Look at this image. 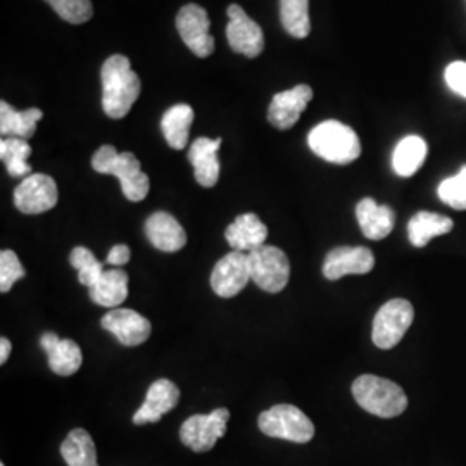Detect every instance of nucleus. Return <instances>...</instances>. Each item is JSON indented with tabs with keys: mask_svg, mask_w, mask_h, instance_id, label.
Segmentation results:
<instances>
[{
	"mask_svg": "<svg viewBox=\"0 0 466 466\" xmlns=\"http://www.w3.org/2000/svg\"><path fill=\"white\" fill-rule=\"evenodd\" d=\"M102 78V107L113 119L125 117L140 96V78L132 69L128 57L115 54L100 71Z\"/></svg>",
	"mask_w": 466,
	"mask_h": 466,
	"instance_id": "1",
	"label": "nucleus"
},
{
	"mask_svg": "<svg viewBox=\"0 0 466 466\" xmlns=\"http://www.w3.org/2000/svg\"><path fill=\"white\" fill-rule=\"evenodd\" d=\"M92 167L102 175H115L125 198L140 202L149 194V177L132 152H117L113 146H102L92 157Z\"/></svg>",
	"mask_w": 466,
	"mask_h": 466,
	"instance_id": "2",
	"label": "nucleus"
},
{
	"mask_svg": "<svg viewBox=\"0 0 466 466\" xmlns=\"http://www.w3.org/2000/svg\"><path fill=\"white\" fill-rule=\"evenodd\" d=\"M308 146L318 157L332 165H350L361 156L358 134L340 121L329 119L317 125L308 135Z\"/></svg>",
	"mask_w": 466,
	"mask_h": 466,
	"instance_id": "3",
	"label": "nucleus"
},
{
	"mask_svg": "<svg viewBox=\"0 0 466 466\" xmlns=\"http://www.w3.org/2000/svg\"><path fill=\"white\" fill-rule=\"evenodd\" d=\"M356 402L375 417H400L408 408V398L400 385L377 375H361L352 383Z\"/></svg>",
	"mask_w": 466,
	"mask_h": 466,
	"instance_id": "4",
	"label": "nucleus"
},
{
	"mask_svg": "<svg viewBox=\"0 0 466 466\" xmlns=\"http://www.w3.org/2000/svg\"><path fill=\"white\" fill-rule=\"evenodd\" d=\"M259 431L275 439L306 444L315 437V425L299 408L292 404H277L263 411L258 420Z\"/></svg>",
	"mask_w": 466,
	"mask_h": 466,
	"instance_id": "5",
	"label": "nucleus"
},
{
	"mask_svg": "<svg viewBox=\"0 0 466 466\" xmlns=\"http://www.w3.org/2000/svg\"><path fill=\"white\" fill-rule=\"evenodd\" d=\"M415 318L413 304L406 299L385 302L373 319L371 339L379 350H392L400 344Z\"/></svg>",
	"mask_w": 466,
	"mask_h": 466,
	"instance_id": "6",
	"label": "nucleus"
},
{
	"mask_svg": "<svg viewBox=\"0 0 466 466\" xmlns=\"http://www.w3.org/2000/svg\"><path fill=\"white\" fill-rule=\"evenodd\" d=\"M250 279L261 290L279 294L290 279V263L282 249L263 246L249 252Z\"/></svg>",
	"mask_w": 466,
	"mask_h": 466,
	"instance_id": "7",
	"label": "nucleus"
},
{
	"mask_svg": "<svg viewBox=\"0 0 466 466\" xmlns=\"http://www.w3.org/2000/svg\"><path fill=\"white\" fill-rule=\"evenodd\" d=\"M230 411L218 408L209 415H194L187 418L180 429V439L187 448L196 452H206L217 446L218 441L227 433Z\"/></svg>",
	"mask_w": 466,
	"mask_h": 466,
	"instance_id": "8",
	"label": "nucleus"
},
{
	"mask_svg": "<svg viewBox=\"0 0 466 466\" xmlns=\"http://www.w3.org/2000/svg\"><path fill=\"white\" fill-rule=\"evenodd\" d=\"M249 254L242 250H232L223 256L211 273V287L219 298H235L249 283Z\"/></svg>",
	"mask_w": 466,
	"mask_h": 466,
	"instance_id": "9",
	"label": "nucleus"
},
{
	"mask_svg": "<svg viewBox=\"0 0 466 466\" xmlns=\"http://www.w3.org/2000/svg\"><path fill=\"white\" fill-rule=\"evenodd\" d=\"M177 30L185 46L198 57H208L215 50V38L209 34V16L198 4H187L177 16Z\"/></svg>",
	"mask_w": 466,
	"mask_h": 466,
	"instance_id": "10",
	"label": "nucleus"
},
{
	"mask_svg": "<svg viewBox=\"0 0 466 466\" xmlns=\"http://www.w3.org/2000/svg\"><path fill=\"white\" fill-rule=\"evenodd\" d=\"M59 199L57 185L49 175L35 173L26 177L15 190V204L25 215H40L50 211Z\"/></svg>",
	"mask_w": 466,
	"mask_h": 466,
	"instance_id": "11",
	"label": "nucleus"
},
{
	"mask_svg": "<svg viewBox=\"0 0 466 466\" xmlns=\"http://www.w3.org/2000/svg\"><path fill=\"white\" fill-rule=\"evenodd\" d=\"M227 15V38L233 52L242 54L246 57H258L265 49V35L261 26L256 21H252L248 13L237 4H232L228 7Z\"/></svg>",
	"mask_w": 466,
	"mask_h": 466,
	"instance_id": "12",
	"label": "nucleus"
},
{
	"mask_svg": "<svg viewBox=\"0 0 466 466\" xmlns=\"http://www.w3.org/2000/svg\"><path fill=\"white\" fill-rule=\"evenodd\" d=\"M100 325L104 330L113 333L127 348L144 344L152 332L147 318L142 317L134 309H125V308L111 309L106 317L102 318Z\"/></svg>",
	"mask_w": 466,
	"mask_h": 466,
	"instance_id": "13",
	"label": "nucleus"
},
{
	"mask_svg": "<svg viewBox=\"0 0 466 466\" xmlns=\"http://www.w3.org/2000/svg\"><path fill=\"white\" fill-rule=\"evenodd\" d=\"M313 99V88L309 85L300 84L290 90L277 94L268 107V121L279 128L289 130L298 121L308 104Z\"/></svg>",
	"mask_w": 466,
	"mask_h": 466,
	"instance_id": "14",
	"label": "nucleus"
},
{
	"mask_svg": "<svg viewBox=\"0 0 466 466\" xmlns=\"http://www.w3.org/2000/svg\"><path fill=\"white\" fill-rule=\"evenodd\" d=\"M375 267V256L368 248H335L323 263V275L339 280L346 275H367Z\"/></svg>",
	"mask_w": 466,
	"mask_h": 466,
	"instance_id": "15",
	"label": "nucleus"
},
{
	"mask_svg": "<svg viewBox=\"0 0 466 466\" xmlns=\"http://www.w3.org/2000/svg\"><path fill=\"white\" fill-rule=\"evenodd\" d=\"M180 400V390L175 383L167 379H159L152 383L147 392L146 402L137 410L134 415L135 425L156 423L163 415L171 411Z\"/></svg>",
	"mask_w": 466,
	"mask_h": 466,
	"instance_id": "16",
	"label": "nucleus"
},
{
	"mask_svg": "<svg viewBox=\"0 0 466 466\" xmlns=\"http://www.w3.org/2000/svg\"><path fill=\"white\" fill-rule=\"evenodd\" d=\"M146 235L156 249L163 252H178L187 246L184 227L165 211L150 215L146 221Z\"/></svg>",
	"mask_w": 466,
	"mask_h": 466,
	"instance_id": "17",
	"label": "nucleus"
},
{
	"mask_svg": "<svg viewBox=\"0 0 466 466\" xmlns=\"http://www.w3.org/2000/svg\"><path fill=\"white\" fill-rule=\"evenodd\" d=\"M221 147V138H198L188 150V159L194 167V175L200 187L211 188L219 178V161L218 150Z\"/></svg>",
	"mask_w": 466,
	"mask_h": 466,
	"instance_id": "18",
	"label": "nucleus"
},
{
	"mask_svg": "<svg viewBox=\"0 0 466 466\" xmlns=\"http://www.w3.org/2000/svg\"><path fill=\"white\" fill-rule=\"evenodd\" d=\"M227 242L233 250L252 252L265 246L268 237L267 225L254 213H246L235 218L232 225L225 232Z\"/></svg>",
	"mask_w": 466,
	"mask_h": 466,
	"instance_id": "19",
	"label": "nucleus"
},
{
	"mask_svg": "<svg viewBox=\"0 0 466 466\" xmlns=\"http://www.w3.org/2000/svg\"><path fill=\"white\" fill-rule=\"evenodd\" d=\"M356 218L363 235L370 240H382L392 232L396 215L389 206H380L371 198L361 199L356 206Z\"/></svg>",
	"mask_w": 466,
	"mask_h": 466,
	"instance_id": "20",
	"label": "nucleus"
},
{
	"mask_svg": "<svg viewBox=\"0 0 466 466\" xmlns=\"http://www.w3.org/2000/svg\"><path fill=\"white\" fill-rule=\"evenodd\" d=\"M44 117L42 109L30 107L26 111H16L5 100L0 102V134L4 138H32L36 132V123Z\"/></svg>",
	"mask_w": 466,
	"mask_h": 466,
	"instance_id": "21",
	"label": "nucleus"
},
{
	"mask_svg": "<svg viewBox=\"0 0 466 466\" xmlns=\"http://www.w3.org/2000/svg\"><path fill=\"white\" fill-rule=\"evenodd\" d=\"M88 294L90 299L102 308L121 306L128 298V275L119 268L107 269L99 282L88 289Z\"/></svg>",
	"mask_w": 466,
	"mask_h": 466,
	"instance_id": "22",
	"label": "nucleus"
},
{
	"mask_svg": "<svg viewBox=\"0 0 466 466\" xmlns=\"http://www.w3.org/2000/svg\"><path fill=\"white\" fill-rule=\"evenodd\" d=\"M427 142L418 135H408L396 146L392 154V167L396 175L402 178H410L423 167L427 159Z\"/></svg>",
	"mask_w": 466,
	"mask_h": 466,
	"instance_id": "23",
	"label": "nucleus"
},
{
	"mask_svg": "<svg viewBox=\"0 0 466 466\" xmlns=\"http://www.w3.org/2000/svg\"><path fill=\"white\" fill-rule=\"evenodd\" d=\"M192 123L194 109L188 104H177L167 109L161 119V130L171 149L182 150L187 147Z\"/></svg>",
	"mask_w": 466,
	"mask_h": 466,
	"instance_id": "24",
	"label": "nucleus"
},
{
	"mask_svg": "<svg viewBox=\"0 0 466 466\" xmlns=\"http://www.w3.org/2000/svg\"><path fill=\"white\" fill-rule=\"evenodd\" d=\"M454 227L452 219L431 211H420L408 223V237L415 248H425L433 237L450 233Z\"/></svg>",
	"mask_w": 466,
	"mask_h": 466,
	"instance_id": "25",
	"label": "nucleus"
},
{
	"mask_svg": "<svg viewBox=\"0 0 466 466\" xmlns=\"http://www.w3.org/2000/svg\"><path fill=\"white\" fill-rule=\"evenodd\" d=\"M61 454L67 466H99L94 439L84 429H75L67 433L61 444Z\"/></svg>",
	"mask_w": 466,
	"mask_h": 466,
	"instance_id": "26",
	"label": "nucleus"
},
{
	"mask_svg": "<svg viewBox=\"0 0 466 466\" xmlns=\"http://www.w3.org/2000/svg\"><path fill=\"white\" fill-rule=\"evenodd\" d=\"M32 147L25 138L7 137L0 140V157L13 178H23L32 173V167L28 165Z\"/></svg>",
	"mask_w": 466,
	"mask_h": 466,
	"instance_id": "27",
	"label": "nucleus"
},
{
	"mask_svg": "<svg viewBox=\"0 0 466 466\" xmlns=\"http://www.w3.org/2000/svg\"><path fill=\"white\" fill-rule=\"evenodd\" d=\"M49 367L56 375L71 377L75 375L84 361L82 350L75 340L59 339L49 350H47Z\"/></svg>",
	"mask_w": 466,
	"mask_h": 466,
	"instance_id": "28",
	"label": "nucleus"
},
{
	"mask_svg": "<svg viewBox=\"0 0 466 466\" xmlns=\"http://www.w3.org/2000/svg\"><path fill=\"white\" fill-rule=\"evenodd\" d=\"M280 19L287 34L306 38L311 32L309 0H280Z\"/></svg>",
	"mask_w": 466,
	"mask_h": 466,
	"instance_id": "29",
	"label": "nucleus"
},
{
	"mask_svg": "<svg viewBox=\"0 0 466 466\" xmlns=\"http://www.w3.org/2000/svg\"><path fill=\"white\" fill-rule=\"evenodd\" d=\"M69 263L75 269H78V280L85 287H94L104 275V265L94 256V252L86 248H75L71 250Z\"/></svg>",
	"mask_w": 466,
	"mask_h": 466,
	"instance_id": "30",
	"label": "nucleus"
},
{
	"mask_svg": "<svg viewBox=\"0 0 466 466\" xmlns=\"http://www.w3.org/2000/svg\"><path fill=\"white\" fill-rule=\"evenodd\" d=\"M437 196L452 209L466 211V167L454 177L442 180L437 188Z\"/></svg>",
	"mask_w": 466,
	"mask_h": 466,
	"instance_id": "31",
	"label": "nucleus"
},
{
	"mask_svg": "<svg viewBox=\"0 0 466 466\" xmlns=\"http://www.w3.org/2000/svg\"><path fill=\"white\" fill-rule=\"evenodd\" d=\"M50 7L71 25H82L94 16L90 0H46Z\"/></svg>",
	"mask_w": 466,
	"mask_h": 466,
	"instance_id": "32",
	"label": "nucleus"
},
{
	"mask_svg": "<svg viewBox=\"0 0 466 466\" xmlns=\"http://www.w3.org/2000/svg\"><path fill=\"white\" fill-rule=\"evenodd\" d=\"M25 277V268L21 265L16 252L11 249L0 252V292L7 294L13 285Z\"/></svg>",
	"mask_w": 466,
	"mask_h": 466,
	"instance_id": "33",
	"label": "nucleus"
},
{
	"mask_svg": "<svg viewBox=\"0 0 466 466\" xmlns=\"http://www.w3.org/2000/svg\"><path fill=\"white\" fill-rule=\"evenodd\" d=\"M444 80L456 96L466 99V61H454L446 67Z\"/></svg>",
	"mask_w": 466,
	"mask_h": 466,
	"instance_id": "34",
	"label": "nucleus"
},
{
	"mask_svg": "<svg viewBox=\"0 0 466 466\" xmlns=\"http://www.w3.org/2000/svg\"><path fill=\"white\" fill-rule=\"evenodd\" d=\"M130 258H132L130 248L125 246V244H119V246H115L113 249L109 250L106 261H107V265L119 268L127 265L130 261Z\"/></svg>",
	"mask_w": 466,
	"mask_h": 466,
	"instance_id": "35",
	"label": "nucleus"
},
{
	"mask_svg": "<svg viewBox=\"0 0 466 466\" xmlns=\"http://www.w3.org/2000/svg\"><path fill=\"white\" fill-rule=\"evenodd\" d=\"M9 354H11V340L2 337L0 339V365H4L7 361Z\"/></svg>",
	"mask_w": 466,
	"mask_h": 466,
	"instance_id": "36",
	"label": "nucleus"
},
{
	"mask_svg": "<svg viewBox=\"0 0 466 466\" xmlns=\"http://www.w3.org/2000/svg\"><path fill=\"white\" fill-rule=\"evenodd\" d=\"M0 466H4V465H0Z\"/></svg>",
	"mask_w": 466,
	"mask_h": 466,
	"instance_id": "37",
	"label": "nucleus"
}]
</instances>
